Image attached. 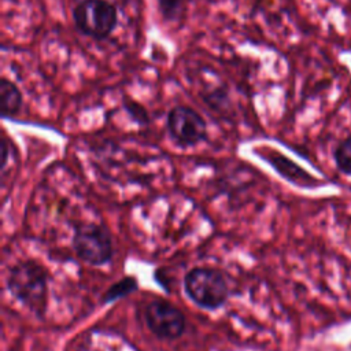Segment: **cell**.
I'll return each instance as SVG.
<instances>
[{"instance_id":"1","label":"cell","mask_w":351,"mask_h":351,"mask_svg":"<svg viewBox=\"0 0 351 351\" xmlns=\"http://www.w3.org/2000/svg\"><path fill=\"white\" fill-rule=\"evenodd\" d=\"M10 292L33 314L43 318L48 303V273L34 261L14 265L7 278Z\"/></svg>"},{"instance_id":"2","label":"cell","mask_w":351,"mask_h":351,"mask_svg":"<svg viewBox=\"0 0 351 351\" xmlns=\"http://www.w3.org/2000/svg\"><path fill=\"white\" fill-rule=\"evenodd\" d=\"M184 288L195 304L207 310L219 308L229 298V287L223 274L213 267H195L188 271Z\"/></svg>"},{"instance_id":"3","label":"cell","mask_w":351,"mask_h":351,"mask_svg":"<svg viewBox=\"0 0 351 351\" xmlns=\"http://www.w3.org/2000/svg\"><path fill=\"white\" fill-rule=\"evenodd\" d=\"M73 21L82 34L106 40L118 25V11L107 0H82L73 10Z\"/></svg>"},{"instance_id":"4","label":"cell","mask_w":351,"mask_h":351,"mask_svg":"<svg viewBox=\"0 0 351 351\" xmlns=\"http://www.w3.org/2000/svg\"><path fill=\"white\" fill-rule=\"evenodd\" d=\"M73 247L78 258L92 266L110 262L114 252L110 232L106 226L96 223L75 225Z\"/></svg>"},{"instance_id":"5","label":"cell","mask_w":351,"mask_h":351,"mask_svg":"<svg viewBox=\"0 0 351 351\" xmlns=\"http://www.w3.org/2000/svg\"><path fill=\"white\" fill-rule=\"evenodd\" d=\"M166 126L171 138L182 145L192 147L206 140L207 125L204 118L191 107L177 106L167 114Z\"/></svg>"},{"instance_id":"6","label":"cell","mask_w":351,"mask_h":351,"mask_svg":"<svg viewBox=\"0 0 351 351\" xmlns=\"http://www.w3.org/2000/svg\"><path fill=\"white\" fill-rule=\"evenodd\" d=\"M145 322L149 330L162 340L178 339L186 326V321L181 310L162 299L151 300L147 304Z\"/></svg>"},{"instance_id":"7","label":"cell","mask_w":351,"mask_h":351,"mask_svg":"<svg viewBox=\"0 0 351 351\" xmlns=\"http://www.w3.org/2000/svg\"><path fill=\"white\" fill-rule=\"evenodd\" d=\"M282 178H285L288 182L295 184L300 188H317L322 185V181L311 176L308 171H306L303 167H300L298 163L287 158L285 155L277 152V151H265L259 154Z\"/></svg>"},{"instance_id":"8","label":"cell","mask_w":351,"mask_h":351,"mask_svg":"<svg viewBox=\"0 0 351 351\" xmlns=\"http://www.w3.org/2000/svg\"><path fill=\"white\" fill-rule=\"evenodd\" d=\"M22 107V93L15 82L0 80V110L4 118L15 117Z\"/></svg>"},{"instance_id":"9","label":"cell","mask_w":351,"mask_h":351,"mask_svg":"<svg viewBox=\"0 0 351 351\" xmlns=\"http://www.w3.org/2000/svg\"><path fill=\"white\" fill-rule=\"evenodd\" d=\"M333 160L341 174L351 177V134L337 143L333 149Z\"/></svg>"},{"instance_id":"10","label":"cell","mask_w":351,"mask_h":351,"mask_svg":"<svg viewBox=\"0 0 351 351\" xmlns=\"http://www.w3.org/2000/svg\"><path fill=\"white\" fill-rule=\"evenodd\" d=\"M137 287H138V284H137L136 277H132V276L123 277L122 280L117 281L107 289V292L103 296V303H111L121 298H125L129 293L134 292L137 289Z\"/></svg>"},{"instance_id":"11","label":"cell","mask_w":351,"mask_h":351,"mask_svg":"<svg viewBox=\"0 0 351 351\" xmlns=\"http://www.w3.org/2000/svg\"><path fill=\"white\" fill-rule=\"evenodd\" d=\"M158 8L166 21H174L181 12V0H156Z\"/></svg>"},{"instance_id":"12","label":"cell","mask_w":351,"mask_h":351,"mask_svg":"<svg viewBox=\"0 0 351 351\" xmlns=\"http://www.w3.org/2000/svg\"><path fill=\"white\" fill-rule=\"evenodd\" d=\"M125 108L136 122H138V123L148 122V114L144 110V107H141L140 104H137L134 101H128V103H125Z\"/></svg>"},{"instance_id":"13","label":"cell","mask_w":351,"mask_h":351,"mask_svg":"<svg viewBox=\"0 0 351 351\" xmlns=\"http://www.w3.org/2000/svg\"><path fill=\"white\" fill-rule=\"evenodd\" d=\"M8 151H10L8 141L3 137V140H1V170H3V171H4L5 165H7V160H8Z\"/></svg>"}]
</instances>
